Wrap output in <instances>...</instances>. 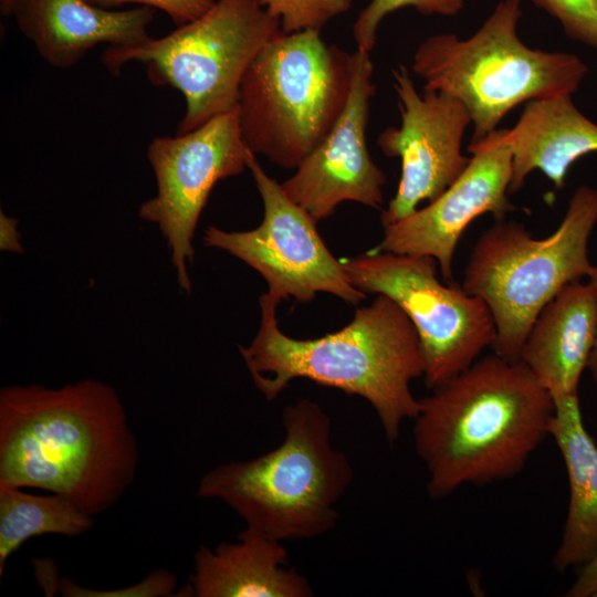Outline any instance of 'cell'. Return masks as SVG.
<instances>
[{"mask_svg": "<svg viewBox=\"0 0 597 597\" xmlns=\"http://www.w3.org/2000/svg\"><path fill=\"white\" fill-rule=\"evenodd\" d=\"M562 25L574 41L597 50V0H527Z\"/></svg>", "mask_w": 597, "mask_h": 597, "instance_id": "23", "label": "cell"}, {"mask_svg": "<svg viewBox=\"0 0 597 597\" xmlns=\"http://www.w3.org/2000/svg\"><path fill=\"white\" fill-rule=\"evenodd\" d=\"M392 77L401 122L383 130L377 144L386 156L400 158L401 176L396 195L381 212L384 227L416 211L421 201L437 199L471 160L461 151L472 123L465 106L437 91L423 90L420 95L404 65L392 70Z\"/></svg>", "mask_w": 597, "mask_h": 597, "instance_id": "12", "label": "cell"}, {"mask_svg": "<svg viewBox=\"0 0 597 597\" xmlns=\"http://www.w3.org/2000/svg\"><path fill=\"white\" fill-rule=\"evenodd\" d=\"M107 9L124 3H139L166 12L177 25L189 23L206 13L216 0H85Z\"/></svg>", "mask_w": 597, "mask_h": 597, "instance_id": "25", "label": "cell"}, {"mask_svg": "<svg viewBox=\"0 0 597 597\" xmlns=\"http://www.w3.org/2000/svg\"><path fill=\"white\" fill-rule=\"evenodd\" d=\"M176 587L175 576L165 570L157 569L149 574L143 582L135 586L114 590H93L74 584L69 578H62L57 588L63 596H137V597H160L172 596Z\"/></svg>", "mask_w": 597, "mask_h": 597, "instance_id": "24", "label": "cell"}, {"mask_svg": "<svg viewBox=\"0 0 597 597\" xmlns=\"http://www.w3.org/2000/svg\"><path fill=\"white\" fill-rule=\"evenodd\" d=\"M506 138L512 153L509 193L517 192L536 169L562 189L569 167L597 153V124L575 106L572 95L526 102Z\"/></svg>", "mask_w": 597, "mask_h": 597, "instance_id": "18", "label": "cell"}, {"mask_svg": "<svg viewBox=\"0 0 597 597\" xmlns=\"http://www.w3.org/2000/svg\"><path fill=\"white\" fill-rule=\"evenodd\" d=\"M523 0H502L470 38L429 36L415 51L412 71L423 90L459 100L468 109L478 143L498 129L517 105L572 95L588 72L575 54L525 45L517 35Z\"/></svg>", "mask_w": 597, "mask_h": 597, "instance_id": "5", "label": "cell"}, {"mask_svg": "<svg viewBox=\"0 0 597 597\" xmlns=\"http://www.w3.org/2000/svg\"><path fill=\"white\" fill-rule=\"evenodd\" d=\"M350 54L321 31L279 32L248 67L238 113L254 155L296 169L321 144L347 102Z\"/></svg>", "mask_w": 597, "mask_h": 597, "instance_id": "6", "label": "cell"}, {"mask_svg": "<svg viewBox=\"0 0 597 597\" xmlns=\"http://www.w3.org/2000/svg\"><path fill=\"white\" fill-rule=\"evenodd\" d=\"M0 248L13 252H22L17 220L0 212Z\"/></svg>", "mask_w": 597, "mask_h": 597, "instance_id": "27", "label": "cell"}, {"mask_svg": "<svg viewBox=\"0 0 597 597\" xmlns=\"http://www.w3.org/2000/svg\"><path fill=\"white\" fill-rule=\"evenodd\" d=\"M248 169L263 201L261 224L234 232L210 226L205 244L222 249L258 271L268 283V293L279 302L293 297L307 303L318 292L353 305L363 301L365 293L352 284L342 261L329 252L316 221L268 176L254 154Z\"/></svg>", "mask_w": 597, "mask_h": 597, "instance_id": "10", "label": "cell"}, {"mask_svg": "<svg viewBox=\"0 0 597 597\" xmlns=\"http://www.w3.org/2000/svg\"><path fill=\"white\" fill-rule=\"evenodd\" d=\"M593 597H597V591L595 593V595Z\"/></svg>", "mask_w": 597, "mask_h": 597, "instance_id": "30", "label": "cell"}, {"mask_svg": "<svg viewBox=\"0 0 597 597\" xmlns=\"http://www.w3.org/2000/svg\"><path fill=\"white\" fill-rule=\"evenodd\" d=\"M588 284L594 293L595 302H596V308H597V264H593L591 271L588 275ZM587 368L590 371L593 380L597 385V333H596V339L595 344L589 357L588 366Z\"/></svg>", "mask_w": 597, "mask_h": 597, "instance_id": "28", "label": "cell"}, {"mask_svg": "<svg viewBox=\"0 0 597 597\" xmlns=\"http://www.w3.org/2000/svg\"><path fill=\"white\" fill-rule=\"evenodd\" d=\"M437 260L369 251L342 260L354 286L394 300L415 325L434 388L472 365L494 344L496 327L486 303L454 282L437 277Z\"/></svg>", "mask_w": 597, "mask_h": 597, "instance_id": "9", "label": "cell"}, {"mask_svg": "<svg viewBox=\"0 0 597 597\" xmlns=\"http://www.w3.org/2000/svg\"><path fill=\"white\" fill-rule=\"evenodd\" d=\"M597 223V189L580 186L557 228L535 239L516 221L498 220L481 234L468 260L463 290L483 300L493 316L495 354L519 360L544 306L567 284L588 277V241Z\"/></svg>", "mask_w": 597, "mask_h": 597, "instance_id": "7", "label": "cell"}, {"mask_svg": "<svg viewBox=\"0 0 597 597\" xmlns=\"http://www.w3.org/2000/svg\"><path fill=\"white\" fill-rule=\"evenodd\" d=\"M463 3V0H370L353 25V36L357 49L370 52L376 44L380 22L394 11L411 7L425 15L452 17L462 10Z\"/></svg>", "mask_w": 597, "mask_h": 597, "instance_id": "21", "label": "cell"}, {"mask_svg": "<svg viewBox=\"0 0 597 597\" xmlns=\"http://www.w3.org/2000/svg\"><path fill=\"white\" fill-rule=\"evenodd\" d=\"M285 438L258 458L216 467L202 476L198 496L219 499L247 527L277 541L310 538L335 527V504L353 480L346 455L331 443V419L301 399L282 415Z\"/></svg>", "mask_w": 597, "mask_h": 597, "instance_id": "4", "label": "cell"}, {"mask_svg": "<svg viewBox=\"0 0 597 597\" xmlns=\"http://www.w3.org/2000/svg\"><path fill=\"white\" fill-rule=\"evenodd\" d=\"M253 153L243 140L238 107L175 137L151 140L147 158L157 195L145 201L138 216L156 223L167 240L181 290L191 291L187 263H192V240L213 186L248 169Z\"/></svg>", "mask_w": 597, "mask_h": 597, "instance_id": "11", "label": "cell"}, {"mask_svg": "<svg viewBox=\"0 0 597 597\" xmlns=\"http://www.w3.org/2000/svg\"><path fill=\"white\" fill-rule=\"evenodd\" d=\"M279 303L268 292L261 295L260 328L249 346H240L256 388L273 400L293 379L306 378L360 396L374 407L394 443L402 420L419 412L410 381L426 370L417 329L404 310L378 294L341 331L294 339L277 326Z\"/></svg>", "mask_w": 597, "mask_h": 597, "instance_id": "3", "label": "cell"}, {"mask_svg": "<svg viewBox=\"0 0 597 597\" xmlns=\"http://www.w3.org/2000/svg\"><path fill=\"white\" fill-rule=\"evenodd\" d=\"M138 462L136 437L111 386L84 379L1 388L0 484L66 496L94 516L122 498Z\"/></svg>", "mask_w": 597, "mask_h": 597, "instance_id": "1", "label": "cell"}, {"mask_svg": "<svg viewBox=\"0 0 597 597\" xmlns=\"http://www.w3.org/2000/svg\"><path fill=\"white\" fill-rule=\"evenodd\" d=\"M281 31L260 0H217L171 33L138 45H111L101 60L115 75L125 63L140 62L154 85L181 92L187 108L177 134H185L238 107L248 67Z\"/></svg>", "mask_w": 597, "mask_h": 597, "instance_id": "8", "label": "cell"}, {"mask_svg": "<svg viewBox=\"0 0 597 597\" xmlns=\"http://www.w3.org/2000/svg\"><path fill=\"white\" fill-rule=\"evenodd\" d=\"M93 524V516L66 496L35 495L0 484V577L10 555L28 540L45 534L78 536Z\"/></svg>", "mask_w": 597, "mask_h": 597, "instance_id": "20", "label": "cell"}, {"mask_svg": "<svg viewBox=\"0 0 597 597\" xmlns=\"http://www.w3.org/2000/svg\"><path fill=\"white\" fill-rule=\"evenodd\" d=\"M432 390L413 426L432 499L513 478L548 436L554 400L520 359L488 355Z\"/></svg>", "mask_w": 597, "mask_h": 597, "instance_id": "2", "label": "cell"}, {"mask_svg": "<svg viewBox=\"0 0 597 597\" xmlns=\"http://www.w3.org/2000/svg\"><path fill=\"white\" fill-rule=\"evenodd\" d=\"M370 52L350 54V84L345 107L296 171L281 184L284 192L316 222L344 201L379 209L386 176L373 161L366 142L370 101L376 92Z\"/></svg>", "mask_w": 597, "mask_h": 597, "instance_id": "14", "label": "cell"}, {"mask_svg": "<svg viewBox=\"0 0 597 597\" xmlns=\"http://www.w3.org/2000/svg\"><path fill=\"white\" fill-rule=\"evenodd\" d=\"M548 427L563 457L569 504L561 543L553 557L559 572L586 565L597 554V444L587 431L578 396L554 401Z\"/></svg>", "mask_w": 597, "mask_h": 597, "instance_id": "19", "label": "cell"}, {"mask_svg": "<svg viewBox=\"0 0 597 597\" xmlns=\"http://www.w3.org/2000/svg\"><path fill=\"white\" fill-rule=\"evenodd\" d=\"M597 333L594 293L580 281L565 285L540 312L520 353V360L554 401L578 396Z\"/></svg>", "mask_w": 597, "mask_h": 597, "instance_id": "16", "label": "cell"}, {"mask_svg": "<svg viewBox=\"0 0 597 597\" xmlns=\"http://www.w3.org/2000/svg\"><path fill=\"white\" fill-rule=\"evenodd\" d=\"M266 11L280 22L282 32L317 30L345 13L353 0H260Z\"/></svg>", "mask_w": 597, "mask_h": 597, "instance_id": "22", "label": "cell"}, {"mask_svg": "<svg viewBox=\"0 0 597 597\" xmlns=\"http://www.w3.org/2000/svg\"><path fill=\"white\" fill-rule=\"evenodd\" d=\"M506 133L495 129L470 143L471 160L460 177L427 207L385 226L381 242L371 251L432 256L451 282L454 250L468 226L484 213L503 220L515 210L507 199L512 153Z\"/></svg>", "mask_w": 597, "mask_h": 597, "instance_id": "13", "label": "cell"}, {"mask_svg": "<svg viewBox=\"0 0 597 597\" xmlns=\"http://www.w3.org/2000/svg\"><path fill=\"white\" fill-rule=\"evenodd\" d=\"M14 0H0V10L4 15L10 14Z\"/></svg>", "mask_w": 597, "mask_h": 597, "instance_id": "29", "label": "cell"}, {"mask_svg": "<svg viewBox=\"0 0 597 597\" xmlns=\"http://www.w3.org/2000/svg\"><path fill=\"white\" fill-rule=\"evenodd\" d=\"M42 59L59 69L76 64L101 43L132 46L148 41L150 7L109 11L85 0H14L11 12Z\"/></svg>", "mask_w": 597, "mask_h": 597, "instance_id": "15", "label": "cell"}, {"mask_svg": "<svg viewBox=\"0 0 597 597\" xmlns=\"http://www.w3.org/2000/svg\"><path fill=\"white\" fill-rule=\"evenodd\" d=\"M281 541L247 527L237 543L201 545L195 554L191 595L197 597H308L307 579L285 567Z\"/></svg>", "mask_w": 597, "mask_h": 597, "instance_id": "17", "label": "cell"}, {"mask_svg": "<svg viewBox=\"0 0 597 597\" xmlns=\"http://www.w3.org/2000/svg\"><path fill=\"white\" fill-rule=\"evenodd\" d=\"M597 591V554L583 566L578 577L568 589V597H593Z\"/></svg>", "mask_w": 597, "mask_h": 597, "instance_id": "26", "label": "cell"}]
</instances>
